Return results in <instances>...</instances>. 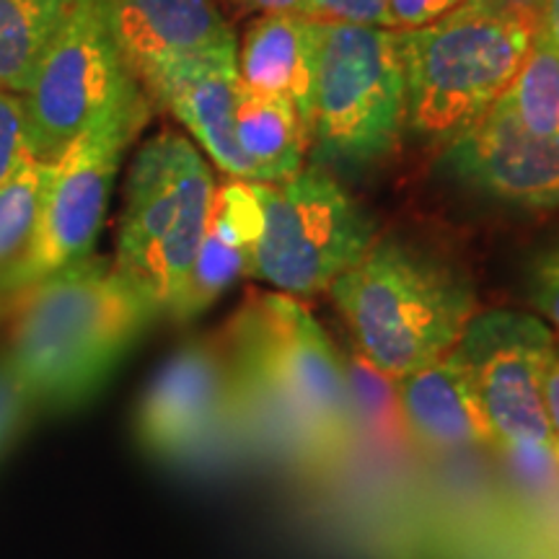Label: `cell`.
<instances>
[{"instance_id": "6da1fadb", "label": "cell", "mask_w": 559, "mask_h": 559, "mask_svg": "<svg viewBox=\"0 0 559 559\" xmlns=\"http://www.w3.org/2000/svg\"><path fill=\"white\" fill-rule=\"evenodd\" d=\"M11 298L3 366L32 412L88 402L160 313L115 260L96 254Z\"/></svg>"}, {"instance_id": "7a4b0ae2", "label": "cell", "mask_w": 559, "mask_h": 559, "mask_svg": "<svg viewBox=\"0 0 559 559\" xmlns=\"http://www.w3.org/2000/svg\"><path fill=\"white\" fill-rule=\"evenodd\" d=\"M226 353L241 428L280 438L309 459H334L355 432L347 368L304 304L285 293L249 298L230 319Z\"/></svg>"}, {"instance_id": "3957f363", "label": "cell", "mask_w": 559, "mask_h": 559, "mask_svg": "<svg viewBox=\"0 0 559 559\" xmlns=\"http://www.w3.org/2000/svg\"><path fill=\"white\" fill-rule=\"evenodd\" d=\"M330 290L362 358L391 379L449 355L477 309L464 270L400 236L376 239Z\"/></svg>"}, {"instance_id": "277c9868", "label": "cell", "mask_w": 559, "mask_h": 559, "mask_svg": "<svg viewBox=\"0 0 559 559\" xmlns=\"http://www.w3.org/2000/svg\"><path fill=\"white\" fill-rule=\"evenodd\" d=\"M536 39V24L495 0H464L419 29L400 32L407 124L456 135L502 99Z\"/></svg>"}, {"instance_id": "5b68a950", "label": "cell", "mask_w": 559, "mask_h": 559, "mask_svg": "<svg viewBox=\"0 0 559 559\" xmlns=\"http://www.w3.org/2000/svg\"><path fill=\"white\" fill-rule=\"evenodd\" d=\"M407 124L400 32L324 24L313 75V164L358 174L394 151Z\"/></svg>"}, {"instance_id": "8992f818", "label": "cell", "mask_w": 559, "mask_h": 559, "mask_svg": "<svg viewBox=\"0 0 559 559\" xmlns=\"http://www.w3.org/2000/svg\"><path fill=\"white\" fill-rule=\"evenodd\" d=\"M213 198V174L177 132L151 138L132 158L115 264L160 313L169 311L190 275Z\"/></svg>"}, {"instance_id": "52a82bcc", "label": "cell", "mask_w": 559, "mask_h": 559, "mask_svg": "<svg viewBox=\"0 0 559 559\" xmlns=\"http://www.w3.org/2000/svg\"><path fill=\"white\" fill-rule=\"evenodd\" d=\"M151 111L145 88H132L50 160L32 241L0 272V293H16L94 254L122 156Z\"/></svg>"}, {"instance_id": "ba28073f", "label": "cell", "mask_w": 559, "mask_h": 559, "mask_svg": "<svg viewBox=\"0 0 559 559\" xmlns=\"http://www.w3.org/2000/svg\"><path fill=\"white\" fill-rule=\"evenodd\" d=\"M262 234L251 254V275L285 296L330 290L376 241L366 207L324 166H306L277 185H257Z\"/></svg>"}, {"instance_id": "9c48e42d", "label": "cell", "mask_w": 559, "mask_h": 559, "mask_svg": "<svg viewBox=\"0 0 559 559\" xmlns=\"http://www.w3.org/2000/svg\"><path fill=\"white\" fill-rule=\"evenodd\" d=\"M138 86L96 0H73L24 94L32 156L50 164L96 117Z\"/></svg>"}, {"instance_id": "30bf717a", "label": "cell", "mask_w": 559, "mask_h": 559, "mask_svg": "<svg viewBox=\"0 0 559 559\" xmlns=\"http://www.w3.org/2000/svg\"><path fill=\"white\" fill-rule=\"evenodd\" d=\"M555 342L539 317L508 309L474 313L461 334L456 353L469 368L498 449L557 453L542 394Z\"/></svg>"}, {"instance_id": "8fae6325", "label": "cell", "mask_w": 559, "mask_h": 559, "mask_svg": "<svg viewBox=\"0 0 559 559\" xmlns=\"http://www.w3.org/2000/svg\"><path fill=\"white\" fill-rule=\"evenodd\" d=\"M241 428L239 391L226 345L192 340L145 389L135 415L140 445L164 461H192Z\"/></svg>"}, {"instance_id": "7c38bea8", "label": "cell", "mask_w": 559, "mask_h": 559, "mask_svg": "<svg viewBox=\"0 0 559 559\" xmlns=\"http://www.w3.org/2000/svg\"><path fill=\"white\" fill-rule=\"evenodd\" d=\"M440 166L461 187L502 205L559 207V138L528 132L502 99L451 138Z\"/></svg>"}, {"instance_id": "4fadbf2b", "label": "cell", "mask_w": 559, "mask_h": 559, "mask_svg": "<svg viewBox=\"0 0 559 559\" xmlns=\"http://www.w3.org/2000/svg\"><path fill=\"white\" fill-rule=\"evenodd\" d=\"M96 5L143 88L174 62L239 47L213 0H96Z\"/></svg>"}, {"instance_id": "5bb4252c", "label": "cell", "mask_w": 559, "mask_h": 559, "mask_svg": "<svg viewBox=\"0 0 559 559\" xmlns=\"http://www.w3.org/2000/svg\"><path fill=\"white\" fill-rule=\"evenodd\" d=\"M145 94L192 132L221 171L230 179L254 181V166L236 138L239 47L174 62L145 86Z\"/></svg>"}, {"instance_id": "9a60e30c", "label": "cell", "mask_w": 559, "mask_h": 559, "mask_svg": "<svg viewBox=\"0 0 559 559\" xmlns=\"http://www.w3.org/2000/svg\"><path fill=\"white\" fill-rule=\"evenodd\" d=\"M394 394L404 430L425 451L456 453L492 445L485 407L456 347L394 379Z\"/></svg>"}, {"instance_id": "2e32d148", "label": "cell", "mask_w": 559, "mask_h": 559, "mask_svg": "<svg viewBox=\"0 0 559 559\" xmlns=\"http://www.w3.org/2000/svg\"><path fill=\"white\" fill-rule=\"evenodd\" d=\"M262 234V202L254 181L230 179L215 187L213 210L194 264L166 317L190 321L205 313L241 277Z\"/></svg>"}, {"instance_id": "e0dca14e", "label": "cell", "mask_w": 559, "mask_h": 559, "mask_svg": "<svg viewBox=\"0 0 559 559\" xmlns=\"http://www.w3.org/2000/svg\"><path fill=\"white\" fill-rule=\"evenodd\" d=\"M319 21L290 13H264L247 29L239 52V79L257 94L283 96L311 130Z\"/></svg>"}, {"instance_id": "ac0fdd59", "label": "cell", "mask_w": 559, "mask_h": 559, "mask_svg": "<svg viewBox=\"0 0 559 559\" xmlns=\"http://www.w3.org/2000/svg\"><path fill=\"white\" fill-rule=\"evenodd\" d=\"M236 138L254 166V185H277L304 169L311 130L300 111L283 96L257 94L239 79Z\"/></svg>"}, {"instance_id": "d6986e66", "label": "cell", "mask_w": 559, "mask_h": 559, "mask_svg": "<svg viewBox=\"0 0 559 559\" xmlns=\"http://www.w3.org/2000/svg\"><path fill=\"white\" fill-rule=\"evenodd\" d=\"M73 0H0V88L26 94Z\"/></svg>"}, {"instance_id": "ffe728a7", "label": "cell", "mask_w": 559, "mask_h": 559, "mask_svg": "<svg viewBox=\"0 0 559 559\" xmlns=\"http://www.w3.org/2000/svg\"><path fill=\"white\" fill-rule=\"evenodd\" d=\"M502 102L528 132L559 138V52L555 47L542 37L534 39Z\"/></svg>"}, {"instance_id": "44dd1931", "label": "cell", "mask_w": 559, "mask_h": 559, "mask_svg": "<svg viewBox=\"0 0 559 559\" xmlns=\"http://www.w3.org/2000/svg\"><path fill=\"white\" fill-rule=\"evenodd\" d=\"M47 169L50 164L32 158L5 185H0V272L9 270L29 247Z\"/></svg>"}, {"instance_id": "7402d4cb", "label": "cell", "mask_w": 559, "mask_h": 559, "mask_svg": "<svg viewBox=\"0 0 559 559\" xmlns=\"http://www.w3.org/2000/svg\"><path fill=\"white\" fill-rule=\"evenodd\" d=\"M32 158L24 94L0 88V185H5Z\"/></svg>"}, {"instance_id": "603a6c76", "label": "cell", "mask_w": 559, "mask_h": 559, "mask_svg": "<svg viewBox=\"0 0 559 559\" xmlns=\"http://www.w3.org/2000/svg\"><path fill=\"white\" fill-rule=\"evenodd\" d=\"M526 296L536 311L559 332V239L534 257L526 272Z\"/></svg>"}, {"instance_id": "cb8c5ba5", "label": "cell", "mask_w": 559, "mask_h": 559, "mask_svg": "<svg viewBox=\"0 0 559 559\" xmlns=\"http://www.w3.org/2000/svg\"><path fill=\"white\" fill-rule=\"evenodd\" d=\"M309 19L389 29V0H309Z\"/></svg>"}, {"instance_id": "d4e9b609", "label": "cell", "mask_w": 559, "mask_h": 559, "mask_svg": "<svg viewBox=\"0 0 559 559\" xmlns=\"http://www.w3.org/2000/svg\"><path fill=\"white\" fill-rule=\"evenodd\" d=\"M464 0H389V29L409 32L443 19Z\"/></svg>"}, {"instance_id": "484cf974", "label": "cell", "mask_w": 559, "mask_h": 559, "mask_svg": "<svg viewBox=\"0 0 559 559\" xmlns=\"http://www.w3.org/2000/svg\"><path fill=\"white\" fill-rule=\"evenodd\" d=\"M26 415H32V404L0 360V451L5 449L13 432L21 428Z\"/></svg>"}, {"instance_id": "4316f807", "label": "cell", "mask_w": 559, "mask_h": 559, "mask_svg": "<svg viewBox=\"0 0 559 559\" xmlns=\"http://www.w3.org/2000/svg\"><path fill=\"white\" fill-rule=\"evenodd\" d=\"M544 412H547V423L551 430V443L559 456V340L555 342V353H551L547 373H544Z\"/></svg>"}, {"instance_id": "83f0119b", "label": "cell", "mask_w": 559, "mask_h": 559, "mask_svg": "<svg viewBox=\"0 0 559 559\" xmlns=\"http://www.w3.org/2000/svg\"><path fill=\"white\" fill-rule=\"evenodd\" d=\"M536 37H542L549 47H555L559 52V0H542Z\"/></svg>"}, {"instance_id": "f1b7e54d", "label": "cell", "mask_w": 559, "mask_h": 559, "mask_svg": "<svg viewBox=\"0 0 559 559\" xmlns=\"http://www.w3.org/2000/svg\"><path fill=\"white\" fill-rule=\"evenodd\" d=\"M251 11L264 13H290V16L309 19V0H241Z\"/></svg>"}]
</instances>
